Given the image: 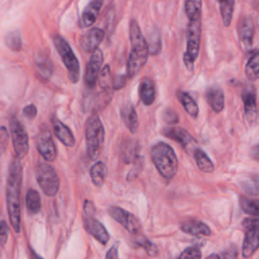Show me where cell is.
Here are the masks:
<instances>
[{"label":"cell","instance_id":"cell-1","mask_svg":"<svg viewBox=\"0 0 259 259\" xmlns=\"http://www.w3.org/2000/svg\"><path fill=\"white\" fill-rule=\"evenodd\" d=\"M23 183V166L19 158L13 159L8 177L7 201L11 224L17 233L21 232V190Z\"/></svg>","mask_w":259,"mask_h":259},{"label":"cell","instance_id":"cell-2","mask_svg":"<svg viewBox=\"0 0 259 259\" xmlns=\"http://www.w3.org/2000/svg\"><path fill=\"white\" fill-rule=\"evenodd\" d=\"M130 41L131 52L127 65V73L129 78H133L140 73L149 56L147 41L141 32L139 24L135 20H132L130 23Z\"/></svg>","mask_w":259,"mask_h":259},{"label":"cell","instance_id":"cell-3","mask_svg":"<svg viewBox=\"0 0 259 259\" xmlns=\"http://www.w3.org/2000/svg\"><path fill=\"white\" fill-rule=\"evenodd\" d=\"M150 153L152 161L161 176L165 179H172L178 169V159L172 147L164 142H159L152 147Z\"/></svg>","mask_w":259,"mask_h":259},{"label":"cell","instance_id":"cell-4","mask_svg":"<svg viewBox=\"0 0 259 259\" xmlns=\"http://www.w3.org/2000/svg\"><path fill=\"white\" fill-rule=\"evenodd\" d=\"M105 127L96 114H92L87 122L85 128V140L87 154L91 160H96L102 150L105 142Z\"/></svg>","mask_w":259,"mask_h":259},{"label":"cell","instance_id":"cell-5","mask_svg":"<svg viewBox=\"0 0 259 259\" xmlns=\"http://www.w3.org/2000/svg\"><path fill=\"white\" fill-rule=\"evenodd\" d=\"M201 38V19L188 23L186 51L183 55V61L188 70H192L193 65L198 57Z\"/></svg>","mask_w":259,"mask_h":259},{"label":"cell","instance_id":"cell-6","mask_svg":"<svg viewBox=\"0 0 259 259\" xmlns=\"http://www.w3.org/2000/svg\"><path fill=\"white\" fill-rule=\"evenodd\" d=\"M54 45L56 50L59 52L64 65L67 68L70 81L74 84L77 83L80 78V65L70 45L61 36L54 37Z\"/></svg>","mask_w":259,"mask_h":259},{"label":"cell","instance_id":"cell-7","mask_svg":"<svg viewBox=\"0 0 259 259\" xmlns=\"http://www.w3.org/2000/svg\"><path fill=\"white\" fill-rule=\"evenodd\" d=\"M37 182L48 196H55L60 188V180L53 166L48 163H40L36 167Z\"/></svg>","mask_w":259,"mask_h":259},{"label":"cell","instance_id":"cell-8","mask_svg":"<svg viewBox=\"0 0 259 259\" xmlns=\"http://www.w3.org/2000/svg\"><path fill=\"white\" fill-rule=\"evenodd\" d=\"M245 231L242 255L244 258L251 257L259 248V219L246 218L242 222Z\"/></svg>","mask_w":259,"mask_h":259},{"label":"cell","instance_id":"cell-9","mask_svg":"<svg viewBox=\"0 0 259 259\" xmlns=\"http://www.w3.org/2000/svg\"><path fill=\"white\" fill-rule=\"evenodd\" d=\"M10 130L17 158L21 160L28 155L30 150L29 136L27 130L25 129L21 121L15 117L12 118L10 121Z\"/></svg>","mask_w":259,"mask_h":259},{"label":"cell","instance_id":"cell-10","mask_svg":"<svg viewBox=\"0 0 259 259\" xmlns=\"http://www.w3.org/2000/svg\"><path fill=\"white\" fill-rule=\"evenodd\" d=\"M109 214L113 219H115L131 234L137 235L140 233L141 223L138 220V218L134 216L132 213L120 206H111L109 209Z\"/></svg>","mask_w":259,"mask_h":259},{"label":"cell","instance_id":"cell-11","mask_svg":"<svg viewBox=\"0 0 259 259\" xmlns=\"http://www.w3.org/2000/svg\"><path fill=\"white\" fill-rule=\"evenodd\" d=\"M37 149L42 157L48 161L53 162L57 158V148L55 146L52 135L48 129L40 131L37 138Z\"/></svg>","mask_w":259,"mask_h":259},{"label":"cell","instance_id":"cell-12","mask_svg":"<svg viewBox=\"0 0 259 259\" xmlns=\"http://www.w3.org/2000/svg\"><path fill=\"white\" fill-rule=\"evenodd\" d=\"M102 63H103V54L101 50L97 49L91 54L90 60L86 66V71L84 75V83L86 87L90 89L94 88L98 79V75H99Z\"/></svg>","mask_w":259,"mask_h":259},{"label":"cell","instance_id":"cell-13","mask_svg":"<svg viewBox=\"0 0 259 259\" xmlns=\"http://www.w3.org/2000/svg\"><path fill=\"white\" fill-rule=\"evenodd\" d=\"M163 135L171 140L176 141L186 150L191 149L195 144V141L192 138V136L186 130L180 127H175V126L168 127L163 130Z\"/></svg>","mask_w":259,"mask_h":259},{"label":"cell","instance_id":"cell-14","mask_svg":"<svg viewBox=\"0 0 259 259\" xmlns=\"http://www.w3.org/2000/svg\"><path fill=\"white\" fill-rule=\"evenodd\" d=\"M105 31L98 28L87 31L80 39V45L85 52L93 53L98 49L99 45L105 39Z\"/></svg>","mask_w":259,"mask_h":259},{"label":"cell","instance_id":"cell-15","mask_svg":"<svg viewBox=\"0 0 259 259\" xmlns=\"http://www.w3.org/2000/svg\"><path fill=\"white\" fill-rule=\"evenodd\" d=\"M102 5L103 0H91L87 5L79 20V27L81 29H87L96 22Z\"/></svg>","mask_w":259,"mask_h":259},{"label":"cell","instance_id":"cell-16","mask_svg":"<svg viewBox=\"0 0 259 259\" xmlns=\"http://www.w3.org/2000/svg\"><path fill=\"white\" fill-rule=\"evenodd\" d=\"M245 116L249 124H254L258 118L256 93L252 88H247L242 93Z\"/></svg>","mask_w":259,"mask_h":259},{"label":"cell","instance_id":"cell-17","mask_svg":"<svg viewBox=\"0 0 259 259\" xmlns=\"http://www.w3.org/2000/svg\"><path fill=\"white\" fill-rule=\"evenodd\" d=\"M238 38L245 47L252 46L254 37V23L250 17H243L237 25Z\"/></svg>","mask_w":259,"mask_h":259},{"label":"cell","instance_id":"cell-18","mask_svg":"<svg viewBox=\"0 0 259 259\" xmlns=\"http://www.w3.org/2000/svg\"><path fill=\"white\" fill-rule=\"evenodd\" d=\"M84 225L87 230V232L93 236L98 242L106 245L110 240V234L105 228V226L94 219L93 217H86L84 219Z\"/></svg>","mask_w":259,"mask_h":259},{"label":"cell","instance_id":"cell-19","mask_svg":"<svg viewBox=\"0 0 259 259\" xmlns=\"http://www.w3.org/2000/svg\"><path fill=\"white\" fill-rule=\"evenodd\" d=\"M205 99L215 113L223 112L225 108V94L221 87L217 85L209 87L205 91Z\"/></svg>","mask_w":259,"mask_h":259},{"label":"cell","instance_id":"cell-20","mask_svg":"<svg viewBox=\"0 0 259 259\" xmlns=\"http://www.w3.org/2000/svg\"><path fill=\"white\" fill-rule=\"evenodd\" d=\"M53 128L55 135L59 141L67 147H73L75 145V138L71 130L58 119H53Z\"/></svg>","mask_w":259,"mask_h":259},{"label":"cell","instance_id":"cell-21","mask_svg":"<svg viewBox=\"0 0 259 259\" xmlns=\"http://www.w3.org/2000/svg\"><path fill=\"white\" fill-rule=\"evenodd\" d=\"M121 116L128 130L135 134L139 128V119L135 108L131 103L124 105L121 110Z\"/></svg>","mask_w":259,"mask_h":259},{"label":"cell","instance_id":"cell-22","mask_svg":"<svg viewBox=\"0 0 259 259\" xmlns=\"http://www.w3.org/2000/svg\"><path fill=\"white\" fill-rule=\"evenodd\" d=\"M139 95L142 102L145 106H151L154 103L156 98V89L152 79L145 77L141 81L140 87H139Z\"/></svg>","mask_w":259,"mask_h":259},{"label":"cell","instance_id":"cell-23","mask_svg":"<svg viewBox=\"0 0 259 259\" xmlns=\"http://www.w3.org/2000/svg\"><path fill=\"white\" fill-rule=\"evenodd\" d=\"M180 230L193 236H211L212 231L208 225L197 220H190L180 226Z\"/></svg>","mask_w":259,"mask_h":259},{"label":"cell","instance_id":"cell-24","mask_svg":"<svg viewBox=\"0 0 259 259\" xmlns=\"http://www.w3.org/2000/svg\"><path fill=\"white\" fill-rule=\"evenodd\" d=\"M245 74L249 80L259 79V51H254L245 65Z\"/></svg>","mask_w":259,"mask_h":259},{"label":"cell","instance_id":"cell-25","mask_svg":"<svg viewBox=\"0 0 259 259\" xmlns=\"http://www.w3.org/2000/svg\"><path fill=\"white\" fill-rule=\"evenodd\" d=\"M108 176V167L103 162H96L90 168V177L95 186H102Z\"/></svg>","mask_w":259,"mask_h":259},{"label":"cell","instance_id":"cell-26","mask_svg":"<svg viewBox=\"0 0 259 259\" xmlns=\"http://www.w3.org/2000/svg\"><path fill=\"white\" fill-rule=\"evenodd\" d=\"M177 97H178L180 103L182 105V107L184 108L185 112L193 119H196L198 116L199 110H198V106L196 105L195 100L185 91H178Z\"/></svg>","mask_w":259,"mask_h":259},{"label":"cell","instance_id":"cell-27","mask_svg":"<svg viewBox=\"0 0 259 259\" xmlns=\"http://www.w3.org/2000/svg\"><path fill=\"white\" fill-rule=\"evenodd\" d=\"M220 6V13L223 24L226 28H228L233 19L234 9H235V0H218Z\"/></svg>","mask_w":259,"mask_h":259},{"label":"cell","instance_id":"cell-28","mask_svg":"<svg viewBox=\"0 0 259 259\" xmlns=\"http://www.w3.org/2000/svg\"><path fill=\"white\" fill-rule=\"evenodd\" d=\"M37 70L40 73V76L46 80H49L53 75V64L51 59L43 54H40L36 61Z\"/></svg>","mask_w":259,"mask_h":259},{"label":"cell","instance_id":"cell-29","mask_svg":"<svg viewBox=\"0 0 259 259\" xmlns=\"http://www.w3.org/2000/svg\"><path fill=\"white\" fill-rule=\"evenodd\" d=\"M26 205L30 214L37 215L40 213L42 203H41V196L36 189H29L26 195Z\"/></svg>","mask_w":259,"mask_h":259},{"label":"cell","instance_id":"cell-30","mask_svg":"<svg viewBox=\"0 0 259 259\" xmlns=\"http://www.w3.org/2000/svg\"><path fill=\"white\" fill-rule=\"evenodd\" d=\"M194 159H195L196 165L200 171H202L204 173H212L214 171L215 167H214L212 160L201 149L196 148L194 150Z\"/></svg>","mask_w":259,"mask_h":259},{"label":"cell","instance_id":"cell-31","mask_svg":"<svg viewBox=\"0 0 259 259\" xmlns=\"http://www.w3.org/2000/svg\"><path fill=\"white\" fill-rule=\"evenodd\" d=\"M184 10L189 22L201 19V0H184Z\"/></svg>","mask_w":259,"mask_h":259},{"label":"cell","instance_id":"cell-32","mask_svg":"<svg viewBox=\"0 0 259 259\" xmlns=\"http://www.w3.org/2000/svg\"><path fill=\"white\" fill-rule=\"evenodd\" d=\"M241 189L249 195L259 194V176L251 175L240 182Z\"/></svg>","mask_w":259,"mask_h":259},{"label":"cell","instance_id":"cell-33","mask_svg":"<svg viewBox=\"0 0 259 259\" xmlns=\"http://www.w3.org/2000/svg\"><path fill=\"white\" fill-rule=\"evenodd\" d=\"M6 45L14 52H20L23 49V40L20 31L16 30L7 34L5 38Z\"/></svg>","mask_w":259,"mask_h":259},{"label":"cell","instance_id":"cell-34","mask_svg":"<svg viewBox=\"0 0 259 259\" xmlns=\"http://www.w3.org/2000/svg\"><path fill=\"white\" fill-rule=\"evenodd\" d=\"M148 50L150 55H157L161 51V36L157 29H154L151 33H149V39L147 42Z\"/></svg>","mask_w":259,"mask_h":259},{"label":"cell","instance_id":"cell-35","mask_svg":"<svg viewBox=\"0 0 259 259\" xmlns=\"http://www.w3.org/2000/svg\"><path fill=\"white\" fill-rule=\"evenodd\" d=\"M240 205L244 213L247 215L259 217V200L250 199L244 196L240 197Z\"/></svg>","mask_w":259,"mask_h":259},{"label":"cell","instance_id":"cell-36","mask_svg":"<svg viewBox=\"0 0 259 259\" xmlns=\"http://www.w3.org/2000/svg\"><path fill=\"white\" fill-rule=\"evenodd\" d=\"M134 244L135 246L137 247H142L149 256L151 257H155L157 254H158V248L157 246L151 242L150 240H148L145 236H139L138 238L135 239L134 241Z\"/></svg>","mask_w":259,"mask_h":259},{"label":"cell","instance_id":"cell-37","mask_svg":"<svg viewBox=\"0 0 259 259\" xmlns=\"http://www.w3.org/2000/svg\"><path fill=\"white\" fill-rule=\"evenodd\" d=\"M177 259H201V251L196 246L188 247L179 255Z\"/></svg>","mask_w":259,"mask_h":259},{"label":"cell","instance_id":"cell-38","mask_svg":"<svg viewBox=\"0 0 259 259\" xmlns=\"http://www.w3.org/2000/svg\"><path fill=\"white\" fill-rule=\"evenodd\" d=\"M137 145L134 143L132 144H127L124 151H123V156H124V160L126 163H130L131 161L134 162V160L138 157L137 155Z\"/></svg>","mask_w":259,"mask_h":259},{"label":"cell","instance_id":"cell-39","mask_svg":"<svg viewBox=\"0 0 259 259\" xmlns=\"http://www.w3.org/2000/svg\"><path fill=\"white\" fill-rule=\"evenodd\" d=\"M143 161H144V158L141 157V156H138V157L134 160V167L131 169V171H130L129 174H128V180H129V181H132V180H134V179L137 178V176L139 175V173H140L141 170H142Z\"/></svg>","mask_w":259,"mask_h":259},{"label":"cell","instance_id":"cell-40","mask_svg":"<svg viewBox=\"0 0 259 259\" xmlns=\"http://www.w3.org/2000/svg\"><path fill=\"white\" fill-rule=\"evenodd\" d=\"M162 119L163 121L167 124V125H171V126H174L178 123V116L177 114L172 111L171 109H165L162 113Z\"/></svg>","mask_w":259,"mask_h":259},{"label":"cell","instance_id":"cell-41","mask_svg":"<svg viewBox=\"0 0 259 259\" xmlns=\"http://www.w3.org/2000/svg\"><path fill=\"white\" fill-rule=\"evenodd\" d=\"M110 81H111V69L109 65H106L100 75V85L106 91H109L110 89V86H111Z\"/></svg>","mask_w":259,"mask_h":259},{"label":"cell","instance_id":"cell-42","mask_svg":"<svg viewBox=\"0 0 259 259\" xmlns=\"http://www.w3.org/2000/svg\"><path fill=\"white\" fill-rule=\"evenodd\" d=\"M10 134L6 127L0 128V155H2L8 148Z\"/></svg>","mask_w":259,"mask_h":259},{"label":"cell","instance_id":"cell-43","mask_svg":"<svg viewBox=\"0 0 259 259\" xmlns=\"http://www.w3.org/2000/svg\"><path fill=\"white\" fill-rule=\"evenodd\" d=\"M9 240V226L7 221L3 220L0 222V245L5 247Z\"/></svg>","mask_w":259,"mask_h":259},{"label":"cell","instance_id":"cell-44","mask_svg":"<svg viewBox=\"0 0 259 259\" xmlns=\"http://www.w3.org/2000/svg\"><path fill=\"white\" fill-rule=\"evenodd\" d=\"M237 255H238L237 248L235 246H231L227 250L222 252L219 256H220V259H237Z\"/></svg>","mask_w":259,"mask_h":259},{"label":"cell","instance_id":"cell-45","mask_svg":"<svg viewBox=\"0 0 259 259\" xmlns=\"http://www.w3.org/2000/svg\"><path fill=\"white\" fill-rule=\"evenodd\" d=\"M24 115L29 120H34L38 115V110L35 105H29L24 109Z\"/></svg>","mask_w":259,"mask_h":259},{"label":"cell","instance_id":"cell-46","mask_svg":"<svg viewBox=\"0 0 259 259\" xmlns=\"http://www.w3.org/2000/svg\"><path fill=\"white\" fill-rule=\"evenodd\" d=\"M126 76L125 75H120V76H117L114 80H113V88L115 90H119V89H122L123 87H125L126 85Z\"/></svg>","mask_w":259,"mask_h":259},{"label":"cell","instance_id":"cell-47","mask_svg":"<svg viewBox=\"0 0 259 259\" xmlns=\"http://www.w3.org/2000/svg\"><path fill=\"white\" fill-rule=\"evenodd\" d=\"M84 212L86 217H93L95 214V206L92 201L85 200L84 202Z\"/></svg>","mask_w":259,"mask_h":259},{"label":"cell","instance_id":"cell-48","mask_svg":"<svg viewBox=\"0 0 259 259\" xmlns=\"http://www.w3.org/2000/svg\"><path fill=\"white\" fill-rule=\"evenodd\" d=\"M106 259H119V245L115 244L112 248L108 251L106 255Z\"/></svg>","mask_w":259,"mask_h":259},{"label":"cell","instance_id":"cell-49","mask_svg":"<svg viewBox=\"0 0 259 259\" xmlns=\"http://www.w3.org/2000/svg\"><path fill=\"white\" fill-rule=\"evenodd\" d=\"M251 155H252V157H253L254 159L259 160V145L256 146V147H254V148L252 149Z\"/></svg>","mask_w":259,"mask_h":259},{"label":"cell","instance_id":"cell-50","mask_svg":"<svg viewBox=\"0 0 259 259\" xmlns=\"http://www.w3.org/2000/svg\"><path fill=\"white\" fill-rule=\"evenodd\" d=\"M30 253H31V259H43V258H42L40 255H38V254L35 252V250H33V249H31Z\"/></svg>","mask_w":259,"mask_h":259},{"label":"cell","instance_id":"cell-51","mask_svg":"<svg viewBox=\"0 0 259 259\" xmlns=\"http://www.w3.org/2000/svg\"><path fill=\"white\" fill-rule=\"evenodd\" d=\"M206 259H220V256H219V254L213 253V254H211L210 256H208Z\"/></svg>","mask_w":259,"mask_h":259},{"label":"cell","instance_id":"cell-52","mask_svg":"<svg viewBox=\"0 0 259 259\" xmlns=\"http://www.w3.org/2000/svg\"><path fill=\"white\" fill-rule=\"evenodd\" d=\"M172 259H174V258H172ZM175 259H177V258H175Z\"/></svg>","mask_w":259,"mask_h":259}]
</instances>
